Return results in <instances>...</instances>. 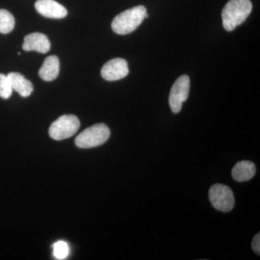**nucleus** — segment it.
<instances>
[{"label": "nucleus", "instance_id": "obj_8", "mask_svg": "<svg viewBox=\"0 0 260 260\" xmlns=\"http://www.w3.org/2000/svg\"><path fill=\"white\" fill-rule=\"evenodd\" d=\"M35 8L39 14L48 18L61 19L68 15V10L54 0H37Z\"/></svg>", "mask_w": 260, "mask_h": 260}, {"label": "nucleus", "instance_id": "obj_9", "mask_svg": "<svg viewBox=\"0 0 260 260\" xmlns=\"http://www.w3.org/2000/svg\"><path fill=\"white\" fill-rule=\"evenodd\" d=\"M51 44L47 36L42 32H32L24 38L23 50L37 51L46 54L50 50Z\"/></svg>", "mask_w": 260, "mask_h": 260}, {"label": "nucleus", "instance_id": "obj_11", "mask_svg": "<svg viewBox=\"0 0 260 260\" xmlns=\"http://www.w3.org/2000/svg\"><path fill=\"white\" fill-rule=\"evenodd\" d=\"M256 167L254 164L249 160H242L238 162L233 168L232 175L234 180L244 182L250 180L256 174Z\"/></svg>", "mask_w": 260, "mask_h": 260}, {"label": "nucleus", "instance_id": "obj_15", "mask_svg": "<svg viewBox=\"0 0 260 260\" xmlns=\"http://www.w3.org/2000/svg\"><path fill=\"white\" fill-rule=\"evenodd\" d=\"M54 256L56 259H64L69 254V246L66 242L59 241L54 244Z\"/></svg>", "mask_w": 260, "mask_h": 260}, {"label": "nucleus", "instance_id": "obj_13", "mask_svg": "<svg viewBox=\"0 0 260 260\" xmlns=\"http://www.w3.org/2000/svg\"><path fill=\"white\" fill-rule=\"evenodd\" d=\"M14 16L9 11L0 9V32L8 34L15 28Z\"/></svg>", "mask_w": 260, "mask_h": 260}, {"label": "nucleus", "instance_id": "obj_7", "mask_svg": "<svg viewBox=\"0 0 260 260\" xmlns=\"http://www.w3.org/2000/svg\"><path fill=\"white\" fill-rule=\"evenodd\" d=\"M101 74L107 81L122 79L129 74L127 62L121 58L111 59L104 65Z\"/></svg>", "mask_w": 260, "mask_h": 260}, {"label": "nucleus", "instance_id": "obj_5", "mask_svg": "<svg viewBox=\"0 0 260 260\" xmlns=\"http://www.w3.org/2000/svg\"><path fill=\"white\" fill-rule=\"evenodd\" d=\"M209 199L214 208L225 213L231 211L235 205L232 189L222 184H214L210 187Z\"/></svg>", "mask_w": 260, "mask_h": 260}, {"label": "nucleus", "instance_id": "obj_14", "mask_svg": "<svg viewBox=\"0 0 260 260\" xmlns=\"http://www.w3.org/2000/svg\"><path fill=\"white\" fill-rule=\"evenodd\" d=\"M13 87L8 77L0 73V97L3 99H9L13 93Z\"/></svg>", "mask_w": 260, "mask_h": 260}, {"label": "nucleus", "instance_id": "obj_1", "mask_svg": "<svg viewBox=\"0 0 260 260\" xmlns=\"http://www.w3.org/2000/svg\"><path fill=\"white\" fill-rule=\"evenodd\" d=\"M252 3L250 0H230L222 10L224 28L232 31L242 25L250 15Z\"/></svg>", "mask_w": 260, "mask_h": 260}, {"label": "nucleus", "instance_id": "obj_10", "mask_svg": "<svg viewBox=\"0 0 260 260\" xmlns=\"http://www.w3.org/2000/svg\"><path fill=\"white\" fill-rule=\"evenodd\" d=\"M60 70L59 58L51 55L46 58L42 68L39 70V75L44 81H53L57 78Z\"/></svg>", "mask_w": 260, "mask_h": 260}, {"label": "nucleus", "instance_id": "obj_6", "mask_svg": "<svg viewBox=\"0 0 260 260\" xmlns=\"http://www.w3.org/2000/svg\"><path fill=\"white\" fill-rule=\"evenodd\" d=\"M190 80L188 75L179 77L173 85L169 94V105L174 114H178L182 109L183 104L189 97Z\"/></svg>", "mask_w": 260, "mask_h": 260}, {"label": "nucleus", "instance_id": "obj_16", "mask_svg": "<svg viewBox=\"0 0 260 260\" xmlns=\"http://www.w3.org/2000/svg\"><path fill=\"white\" fill-rule=\"evenodd\" d=\"M251 247H252L253 250L258 255L260 254V235L259 233L256 234L254 236V239H253L252 243H251Z\"/></svg>", "mask_w": 260, "mask_h": 260}, {"label": "nucleus", "instance_id": "obj_3", "mask_svg": "<svg viewBox=\"0 0 260 260\" xmlns=\"http://www.w3.org/2000/svg\"><path fill=\"white\" fill-rule=\"evenodd\" d=\"M111 132L104 123H99L87 128L75 139V145L80 148H92L105 143L110 137Z\"/></svg>", "mask_w": 260, "mask_h": 260}, {"label": "nucleus", "instance_id": "obj_4", "mask_svg": "<svg viewBox=\"0 0 260 260\" xmlns=\"http://www.w3.org/2000/svg\"><path fill=\"white\" fill-rule=\"evenodd\" d=\"M80 126V121L77 116L72 114L63 115L51 124L49 135L55 140L68 139L78 132Z\"/></svg>", "mask_w": 260, "mask_h": 260}, {"label": "nucleus", "instance_id": "obj_2", "mask_svg": "<svg viewBox=\"0 0 260 260\" xmlns=\"http://www.w3.org/2000/svg\"><path fill=\"white\" fill-rule=\"evenodd\" d=\"M145 18H148V15L146 8L143 5L126 10L116 15L113 20V31L119 35L129 34L136 30Z\"/></svg>", "mask_w": 260, "mask_h": 260}, {"label": "nucleus", "instance_id": "obj_12", "mask_svg": "<svg viewBox=\"0 0 260 260\" xmlns=\"http://www.w3.org/2000/svg\"><path fill=\"white\" fill-rule=\"evenodd\" d=\"M9 78L13 90L18 92L22 97H28L34 91V86L30 80L18 73H10L7 75Z\"/></svg>", "mask_w": 260, "mask_h": 260}]
</instances>
